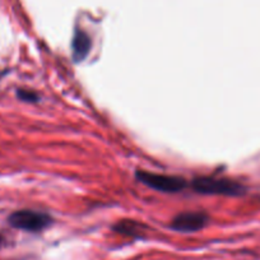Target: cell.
Listing matches in <instances>:
<instances>
[{"label": "cell", "instance_id": "2", "mask_svg": "<svg viewBox=\"0 0 260 260\" xmlns=\"http://www.w3.org/2000/svg\"><path fill=\"white\" fill-rule=\"evenodd\" d=\"M54 222L51 216L40 211L34 209H21L16 211L8 217V223L13 229L21 230V231L31 232V234H39L50 227Z\"/></svg>", "mask_w": 260, "mask_h": 260}, {"label": "cell", "instance_id": "7", "mask_svg": "<svg viewBox=\"0 0 260 260\" xmlns=\"http://www.w3.org/2000/svg\"><path fill=\"white\" fill-rule=\"evenodd\" d=\"M17 97H18L21 101L28 102V104H35V102L40 101L39 94L34 91H29V89H18V91H17Z\"/></svg>", "mask_w": 260, "mask_h": 260}, {"label": "cell", "instance_id": "6", "mask_svg": "<svg viewBox=\"0 0 260 260\" xmlns=\"http://www.w3.org/2000/svg\"><path fill=\"white\" fill-rule=\"evenodd\" d=\"M112 229H114V231H116L117 234L139 239V237H142L144 235V229H146V226L137 221H132V219H122V221L117 222Z\"/></svg>", "mask_w": 260, "mask_h": 260}, {"label": "cell", "instance_id": "3", "mask_svg": "<svg viewBox=\"0 0 260 260\" xmlns=\"http://www.w3.org/2000/svg\"><path fill=\"white\" fill-rule=\"evenodd\" d=\"M136 177L143 185L161 192H180L187 186V182L184 177L174 176V175L154 174V172L138 170L136 172Z\"/></svg>", "mask_w": 260, "mask_h": 260}, {"label": "cell", "instance_id": "5", "mask_svg": "<svg viewBox=\"0 0 260 260\" xmlns=\"http://www.w3.org/2000/svg\"><path fill=\"white\" fill-rule=\"evenodd\" d=\"M91 37L83 29H77L73 37V42H72V52H73L74 61H83L91 51Z\"/></svg>", "mask_w": 260, "mask_h": 260}, {"label": "cell", "instance_id": "4", "mask_svg": "<svg viewBox=\"0 0 260 260\" xmlns=\"http://www.w3.org/2000/svg\"><path fill=\"white\" fill-rule=\"evenodd\" d=\"M209 216L204 212H184L174 217L171 221V229L174 231L190 234V232L201 231L208 224Z\"/></svg>", "mask_w": 260, "mask_h": 260}, {"label": "cell", "instance_id": "1", "mask_svg": "<svg viewBox=\"0 0 260 260\" xmlns=\"http://www.w3.org/2000/svg\"><path fill=\"white\" fill-rule=\"evenodd\" d=\"M192 189L204 195H223V197H239L245 192V186L235 180L226 177L201 176L195 177L191 182Z\"/></svg>", "mask_w": 260, "mask_h": 260}]
</instances>
